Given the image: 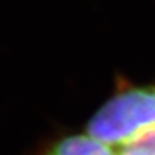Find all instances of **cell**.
<instances>
[{
	"mask_svg": "<svg viewBox=\"0 0 155 155\" xmlns=\"http://www.w3.org/2000/svg\"><path fill=\"white\" fill-rule=\"evenodd\" d=\"M47 155H118V149L89 134H78L60 141Z\"/></svg>",
	"mask_w": 155,
	"mask_h": 155,
	"instance_id": "obj_2",
	"label": "cell"
},
{
	"mask_svg": "<svg viewBox=\"0 0 155 155\" xmlns=\"http://www.w3.org/2000/svg\"><path fill=\"white\" fill-rule=\"evenodd\" d=\"M153 128H155V85H146L111 97L92 116L87 125V134L118 149Z\"/></svg>",
	"mask_w": 155,
	"mask_h": 155,
	"instance_id": "obj_1",
	"label": "cell"
},
{
	"mask_svg": "<svg viewBox=\"0 0 155 155\" xmlns=\"http://www.w3.org/2000/svg\"><path fill=\"white\" fill-rule=\"evenodd\" d=\"M118 155H155V128L118 147Z\"/></svg>",
	"mask_w": 155,
	"mask_h": 155,
	"instance_id": "obj_3",
	"label": "cell"
}]
</instances>
